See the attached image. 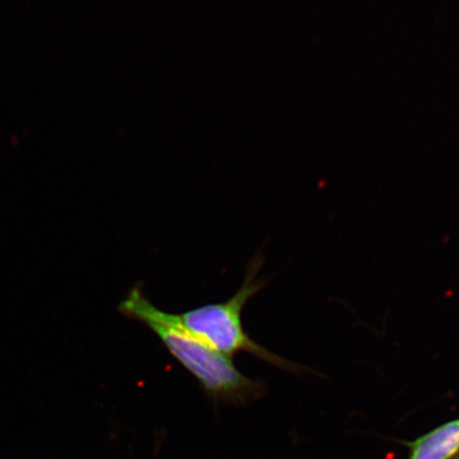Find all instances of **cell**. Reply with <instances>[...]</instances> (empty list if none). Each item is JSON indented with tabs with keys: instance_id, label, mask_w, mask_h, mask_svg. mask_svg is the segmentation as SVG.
Returning <instances> with one entry per match:
<instances>
[{
	"instance_id": "6da1fadb",
	"label": "cell",
	"mask_w": 459,
	"mask_h": 459,
	"mask_svg": "<svg viewBox=\"0 0 459 459\" xmlns=\"http://www.w3.org/2000/svg\"><path fill=\"white\" fill-rule=\"evenodd\" d=\"M118 312L139 321L154 333L168 351L191 373L214 403L246 404L263 397L262 382L251 380L240 372L231 359L206 346L182 328L176 314L160 311L143 295L136 284L127 298L119 303Z\"/></svg>"
},
{
	"instance_id": "7a4b0ae2",
	"label": "cell",
	"mask_w": 459,
	"mask_h": 459,
	"mask_svg": "<svg viewBox=\"0 0 459 459\" xmlns=\"http://www.w3.org/2000/svg\"><path fill=\"white\" fill-rule=\"evenodd\" d=\"M262 265L263 256L257 255L247 268L243 285L226 302L206 304L191 311L176 314V317L189 334L229 359H232L239 352H248L281 369L290 372L306 370L304 367L268 351L251 340L244 329L243 309L247 302L265 286V281L257 278Z\"/></svg>"
},
{
	"instance_id": "3957f363",
	"label": "cell",
	"mask_w": 459,
	"mask_h": 459,
	"mask_svg": "<svg viewBox=\"0 0 459 459\" xmlns=\"http://www.w3.org/2000/svg\"><path fill=\"white\" fill-rule=\"evenodd\" d=\"M409 459H452L459 453V419L440 426L411 443Z\"/></svg>"
},
{
	"instance_id": "277c9868",
	"label": "cell",
	"mask_w": 459,
	"mask_h": 459,
	"mask_svg": "<svg viewBox=\"0 0 459 459\" xmlns=\"http://www.w3.org/2000/svg\"><path fill=\"white\" fill-rule=\"evenodd\" d=\"M459 458V457H458Z\"/></svg>"
}]
</instances>
